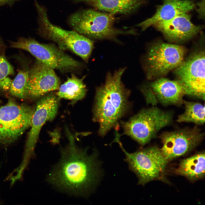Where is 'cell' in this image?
I'll return each mask as SVG.
<instances>
[{
  "mask_svg": "<svg viewBox=\"0 0 205 205\" xmlns=\"http://www.w3.org/2000/svg\"><path fill=\"white\" fill-rule=\"evenodd\" d=\"M69 143L61 150L58 163L48 174L47 180L62 192L77 196H87L100 182L103 172L96 150L89 153L87 148L76 145L69 136Z\"/></svg>",
  "mask_w": 205,
  "mask_h": 205,
  "instance_id": "obj_1",
  "label": "cell"
},
{
  "mask_svg": "<svg viewBox=\"0 0 205 205\" xmlns=\"http://www.w3.org/2000/svg\"><path fill=\"white\" fill-rule=\"evenodd\" d=\"M126 67L108 72L104 83L96 88L93 109V121L98 123V134L104 137L118 121L130 111V90L126 88L122 77Z\"/></svg>",
  "mask_w": 205,
  "mask_h": 205,
  "instance_id": "obj_2",
  "label": "cell"
},
{
  "mask_svg": "<svg viewBox=\"0 0 205 205\" xmlns=\"http://www.w3.org/2000/svg\"><path fill=\"white\" fill-rule=\"evenodd\" d=\"M34 1L38 14V34L57 43L62 50H70L87 63L94 48V41L74 30H67L52 24L46 8L37 0Z\"/></svg>",
  "mask_w": 205,
  "mask_h": 205,
  "instance_id": "obj_3",
  "label": "cell"
},
{
  "mask_svg": "<svg viewBox=\"0 0 205 205\" xmlns=\"http://www.w3.org/2000/svg\"><path fill=\"white\" fill-rule=\"evenodd\" d=\"M114 15L92 9H80L71 14L67 22L74 30L91 40L107 39L119 42L118 36L136 34L133 30H124L114 27Z\"/></svg>",
  "mask_w": 205,
  "mask_h": 205,
  "instance_id": "obj_4",
  "label": "cell"
},
{
  "mask_svg": "<svg viewBox=\"0 0 205 205\" xmlns=\"http://www.w3.org/2000/svg\"><path fill=\"white\" fill-rule=\"evenodd\" d=\"M173 114L156 106L143 109L127 121H121L123 134L127 135L142 146L155 138L158 132L172 123Z\"/></svg>",
  "mask_w": 205,
  "mask_h": 205,
  "instance_id": "obj_5",
  "label": "cell"
},
{
  "mask_svg": "<svg viewBox=\"0 0 205 205\" xmlns=\"http://www.w3.org/2000/svg\"><path fill=\"white\" fill-rule=\"evenodd\" d=\"M10 44L11 48L28 52L43 64L62 73L77 71L83 66L82 62L52 44L42 43L32 38L20 37L16 41H10Z\"/></svg>",
  "mask_w": 205,
  "mask_h": 205,
  "instance_id": "obj_6",
  "label": "cell"
},
{
  "mask_svg": "<svg viewBox=\"0 0 205 205\" xmlns=\"http://www.w3.org/2000/svg\"><path fill=\"white\" fill-rule=\"evenodd\" d=\"M125 155V161L130 169L137 175L138 184L143 185L164 175L169 161L160 148L156 146L139 149L133 153L125 150L120 140L116 142Z\"/></svg>",
  "mask_w": 205,
  "mask_h": 205,
  "instance_id": "obj_7",
  "label": "cell"
},
{
  "mask_svg": "<svg viewBox=\"0 0 205 205\" xmlns=\"http://www.w3.org/2000/svg\"><path fill=\"white\" fill-rule=\"evenodd\" d=\"M186 51L181 45L159 41L149 47L143 60L146 78L157 79L175 69L184 59Z\"/></svg>",
  "mask_w": 205,
  "mask_h": 205,
  "instance_id": "obj_8",
  "label": "cell"
},
{
  "mask_svg": "<svg viewBox=\"0 0 205 205\" xmlns=\"http://www.w3.org/2000/svg\"><path fill=\"white\" fill-rule=\"evenodd\" d=\"M35 109L9 100L0 107V143L10 144L17 139L31 125Z\"/></svg>",
  "mask_w": 205,
  "mask_h": 205,
  "instance_id": "obj_9",
  "label": "cell"
},
{
  "mask_svg": "<svg viewBox=\"0 0 205 205\" xmlns=\"http://www.w3.org/2000/svg\"><path fill=\"white\" fill-rule=\"evenodd\" d=\"M205 52L193 53L175 69V72L183 85L186 95L205 99Z\"/></svg>",
  "mask_w": 205,
  "mask_h": 205,
  "instance_id": "obj_10",
  "label": "cell"
},
{
  "mask_svg": "<svg viewBox=\"0 0 205 205\" xmlns=\"http://www.w3.org/2000/svg\"><path fill=\"white\" fill-rule=\"evenodd\" d=\"M204 134L197 125L162 133L160 138L162 144L161 150L169 162L189 153L200 143Z\"/></svg>",
  "mask_w": 205,
  "mask_h": 205,
  "instance_id": "obj_11",
  "label": "cell"
},
{
  "mask_svg": "<svg viewBox=\"0 0 205 205\" xmlns=\"http://www.w3.org/2000/svg\"><path fill=\"white\" fill-rule=\"evenodd\" d=\"M140 89L147 103L151 106L158 104L179 106L183 104V97L186 95L184 88L179 80L162 77L143 85Z\"/></svg>",
  "mask_w": 205,
  "mask_h": 205,
  "instance_id": "obj_12",
  "label": "cell"
},
{
  "mask_svg": "<svg viewBox=\"0 0 205 205\" xmlns=\"http://www.w3.org/2000/svg\"><path fill=\"white\" fill-rule=\"evenodd\" d=\"M61 81L54 69L36 60L29 69L26 98L33 99L59 89Z\"/></svg>",
  "mask_w": 205,
  "mask_h": 205,
  "instance_id": "obj_13",
  "label": "cell"
},
{
  "mask_svg": "<svg viewBox=\"0 0 205 205\" xmlns=\"http://www.w3.org/2000/svg\"><path fill=\"white\" fill-rule=\"evenodd\" d=\"M187 13L178 15L169 20L152 25L161 32L169 42L181 43L189 41L200 32L202 27L193 24Z\"/></svg>",
  "mask_w": 205,
  "mask_h": 205,
  "instance_id": "obj_14",
  "label": "cell"
},
{
  "mask_svg": "<svg viewBox=\"0 0 205 205\" xmlns=\"http://www.w3.org/2000/svg\"><path fill=\"white\" fill-rule=\"evenodd\" d=\"M60 98L49 94L42 96L37 102L31 121L27 145L33 148L38 138L40 130L47 121H52L56 116L59 105Z\"/></svg>",
  "mask_w": 205,
  "mask_h": 205,
  "instance_id": "obj_15",
  "label": "cell"
},
{
  "mask_svg": "<svg viewBox=\"0 0 205 205\" xmlns=\"http://www.w3.org/2000/svg\"><path fill=\"white\" fill-rule=\"evenodd\" d=\"M195 7L194 3L190 0H163V4L157 6L152 17L136 26L141 27L144 31L156 23L168 20L178 15L187 13Z\"/></svg>",
  "mask_w": 205,
  "mask_h": 205,
  "instance_id": "obj_16",
  "label": "cell"
},
{
  "mask_svg": "<svg viewBox=\"0 0 205 205\" xmlns=\"http://www.w3.org/2000/svg\"><path fill=\"white\" fill-rule=\"evenodd\" d=\"M145 0H74L73 3H84L100 10L114 14L128 15L136 11Z\"/></svg>",
  "mask_w": 205,
  "mask_h": 205,
  "instance_id": "obj_17",
  "label": "cell"
},
{
  "mask_svg": "<svg viewBox=\"0 0 205 205\" xmlns=\"http://www.w3.org/2000/svg\"><path fill=\"white\" fill-rule=\"evenodd\" d=\"M205 160L204 151L183 159L180 162L175 173L191 181L201 179L205 175Z\"/></svg>",
  "mask_w": 205,
  "mask_h": 205,
  "instance_id": "obj_18",
  "label": "cell"
},
{
  "mask_svg": "<svg viewBox=\"0 0 205 205\" xmlns=\"http://www.w3.org/2000/svg\"><path fill=\"white\" fill-rule=\"evenodd\" d=\"M85 76L79 79L73 73L60 85L56 95L60 98L71 100L72 103L81 100L85 96L87 89L83 80Z\"/></svg>",
  "mask_w": 205,
  "mask_h": 205,
  "instance_id": "obj_19",
  "label": "cell"
},
{
  "mask_svg": "<svg viewBox=\"0 0 205 205\" xmlns=\"http://www.w3.org/2000/svg\"><path fill=\"white\" fill-rule=\"evenodd\" d=\"M184 111L178 115L176 121L179 123L189 122L201 125L205 122V106L198 102L183 101Z\"/></svg>",
  "mask_w": 205,
  "mask_h": 205,
  "instance_id": "obj_20",
  "label": "cell"
},
{
  "mask_svg": "<svg viewBox=\"0 0 205 205\" xmlns=\"http://www.w3.org/2000/svg\"><path fill=\"white\" fill-rule=\"evenodd\" d=\"M29 69H20L14 80L12 81L9 91L13 96L20 99L26 98V87Z\"/></svg>",
  "mask_w": 205,
  "mask_h": 205,
  "instance_id": "obj_21",
  "label": "cell"
},
{
  "mask_svg": "<svg viewBox=\"0 0 205 205\" xmlns=\"http://www.w3.org/2000/svg\"><path fill=\"white\" fill-rule=\"evenodd\" d=\"M14 73V68L7 59L5 54L0 56V81Z\"/></svg>",
  "mask_w": 205,
  "mask_h": 205,
  "instance_id": "obj_22",
  "label": "cell"
},
{
  "mask_svg": "<svg viewBox=\"0 0 205 205\" xmlns=\"http://www.w3.org/2000/svg\"><path fill=\"white\" fill-rule=\"evenodd\" d=\"M197 8V12L198 14V17L201 19H204L205 18V0H200L196 4Z\"/></svg>",
  "mask_w": 205,
  "mask_h": 205,
  "instance_id": "obj_23",
  "label": "cell"
},
{
  "mask_svg": "<svg viewBox=\"0 0 205 205\" xmlns=\"http://www.w3.org/2000/svg\"><path fill=\"white\" fill-rule=\"evenodd\" d=\"M12 81L10 78L7 77L0 81V88L5 91H9Z\"/></svg>",
  "mask_w": 205,
  "mask_h": 205,
  "instance_id": "obj_24",
  "label": "cell"
},
{
  "mask_svg": "<svg viewBox=\"0 0 205 205\" xmlns=\"http://www.w3.org/2000/svg\"><path fill=\"white\" fill-rule=\"evenodd\" d=\"M21 0H0V7L5 6L8 5L12 6L14 3Z\"/></svg>",
  "mask_w": 205,
  "mask_h": 205,
  "instance_id": "obj_25",
  "label": "cell"
},
{
  "mask_svg": "<svg viewBox=\"0 0 205 205\" xmlns=\"http://www.w3.org/2000/svg\"><path fill=\"white\" fill-rule=\"evenodd\" d=\"M5 45L1 37L0 36V56L4 54Z\"/></svg>",
  "mask_w": 205,
  "mask_h": 205,
  "instance_id": "obj_26",
  "label": "cell"
},
{
  "mask_svg": "<svg viewBox=\"0 0 205 205\" xmlns=\"http://www.w3.org/2000/svg\"><path fill=\"white\" fill-rule=\"evenodd\" d=\"M0 102H1V101H0Z\"/></svg>",
  "mask_w": 205,
  "mask_h": 205,
  "instance_id": "obj_27",
  "label": "cell"
}]
</instances>
